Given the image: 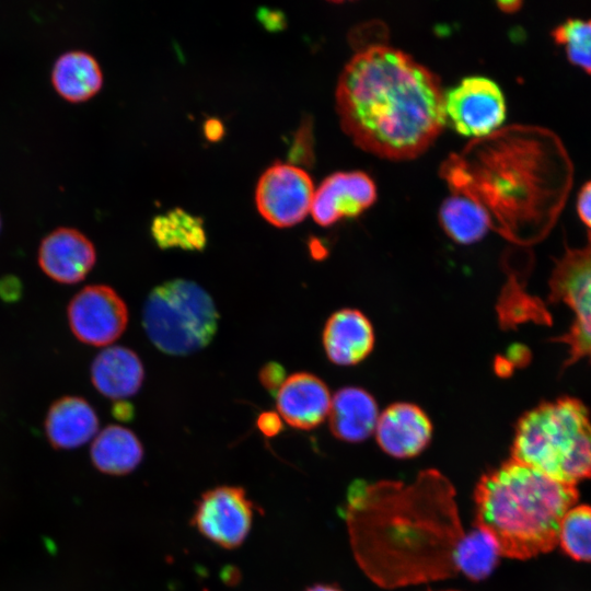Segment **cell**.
<instances>
[{"label":"cell","mask_w":591,"mask_h":591,"mask_svg":"<svg viewBox=\"0 0 591 591\" xmlns=\"http://www.w3.org/2000/svg\"><path fill=\"white\" fill-rule=\"evenodd\" d=\"M440 175L453 193L485 210L490 228L512 242L530 244L557 220L572 185V164L554 132L510 126L450 155Z\"/></svg>","instance_id":"6da1fadb"},{"label":"cell","mask_w":591,"mask_h":591,"mask_svg":"<svg viewBox=\"0 0 591 591\" xmlns=\"http://www.w3.org/2000/svg\"><path fill=\"white\" fill-rule=\"evenodd\" d=\"M454 490L437 472L408 486L358 485L348 498L347 521L356 557L381 586L440 579L457 572L464 537Z\"/></svg>","instance_id":"7a4b0ae2"},{"label":"cell","mask_w":591,"mask_h":591,"mask_svg":"<svg viewBox=\"0 0 591 591\" xmlns=\"http://www.w3.org/2000/svg\"><path fill=\"white\" fill-rule=\"evenodd\" d=\"M444 100L434 72L387 44L355 53L335 90L343 131L360 149L392 161L429 149L447 124Z\"/></svg>","instance_id":"3957f363"},{"label":"cell","mask_w":591,"mask_h":591,"mask_svg":"<svg viewBox=\"0 0 591 591\" xmlns=\"http://www.w3.org/2000/svg\"><path fill=\"white\" fill-rule=\"evenodd\" d=\"M577 496L575 485L511 459L477 483L475 528L495 542L501 556L531 558L557 544L561 519Z\"/></svg>","instance_id":"277c9868"},{"label":"cell","mask_w":591,"mask_h":591,"mask_svg":"<svg viewBox=\"0 0 591 591\" xmlns=\"http://www.w3.org/2000/svg\"><path fill=\"white\" fill-rule=\"evenodd\" d=\"M511 451V459L559 482L591 478L588 408L573 397L540 404L519 419Z\"/></svg>","instance_id":"5b68a950"},{"label":"cell","mask_w":591,"mask_h":591,"mask_svg":"<svg viewBox=\"0 0 591 591\" xmlns=\"http://www.w3.org/2000/svg\"><path fill=\"white\" fill-rule=\"evenodd\" d=\"M218 311L209 293L195 281L174 279L155 287L142 312L152 344L172 356L205 348L218 327Z\"/></svg>","instance_id":"8992f818"},{"label":"cell","mask_w":591,"mask_h":591,"mask_svg":"<svg viewBox=\"0 0 591 591\" xmlns=\"http://www.w3.org/2000/svg\"><path fill=\"white\" fill-rule=\"evenodd\" d=\"M549 291L551 301L563 302L573 313L569 329L557 338L568 350L564 367L591 362V232L583 246L567 248L556 263Z\"/></svg>","instance_id":"52a82bcc"},{"label":"cell","mask_w":591,"mask_h":591,"mask_svg":"<svg viewBox=\"0 0 591 591\" xmlns=\"http://www.w3.org/2000/svg\"><path fill=\"white\" fill-rule=\"evenodd\" d=\"M445 115L459 134L485 138L497 131L506 118V100L499 85L489 78H464L445 91Z\"/></svg>","instance_id":"ba28073f"},{"label":"cell","mask_w":591,"mask_h":591,"mask_svg":"<svg viewBox=\"0 0 591 591\" xmlns=\"http://www.w3.org/2000/svg\"><path fill=\"white\" fill-rule=\"evenodd\" d=\"M314 185L301 167L276 163L258 179L255 202L259 213L278 228L292 227L311 210Z\"/></svg>","instance_id":"9c48e42d"},{"label":"cell","mask_w":591,"mask_h":591,"mask_svg":"<svg viewBox=\"0 0 591 591\" xmlns=\"http://www.w3.org/2000/svg\"><path fill=\"white\" fill-rule=\"evenodd\" d=\"M67 317L78 340L92 346H107L124 333L128 323V310L113 288L90 285L70 300Z\"/></svg>","instance_id":"30bf717a"},{"label":"cell","mask_w":591,"mask_h":591,"mask_svg":"<svg viewBox=\"0 0 591 591\" xmlns=\"http://www.w3.org/2000/svg\"><path fill=\"white\" fill-rule=\"evenodd\" d=\"M254 505L237 486H218L201 495L193 525L206 538L223 548L239 547L247 537Z\"/></svg>","instance_id":"8fae6325"},{"label":"cell","mask_w":591,"mask_h":591,"mask_svg":"<svg viewBox=\"0 0 591 591\" xmlns=\"http://www.w3.org/2000/svg\"><path fill=\"white\" fill-rule=\"evenodd\" d=\"M37 262L51 280L74 285L82 281L94 267L96 251L92 241L80 230L58 227L42 239Z\"/></svg>","instance_id":"7c38bea8"},{"label":"cell","mask_w":591,"mask_h":591,"mask_svg":"<svg viewBox=\"0 0 591 591\" xmlns=\"http://www.w3.org/2000/svg\"><path fill=\"white\" fill-rule=\"evenodd\" d=\"M375 199L376 187L368 174L337 172L315 189L310 212L317 224L328 227L341 218L359 216Z\"/></svg>","instance_id":"4fadbf2b"},{"label":"cell","mask_w":591,"mask_h":591,"mask_svg":"<svg viewBox=\"0 0 591 591\" xmlns=\"http://www.w3.org/2000/svg\"><path fill=\"white\" fill-rule=\"evenodd\" d=\"M374 432L378 444L386 454L407 459L418 455L428 445L432 425L417 405L395 403L379 415Z\"/></svg>","instance_id":"5bb4252c"},{"label":"cell","mask_w":591,"mask_h":591,"mask_svg":"<svg viewBox=\"0 0 591 591\" xmlns=\"http://www.w3.org/2000/svg\"><path fill=\"white\" fill-rule=\"evenodd\" d=\"M332 404L326 384L301 372L287 378L277 393L279 415L293 428L309 430L328 417Z\"/></svg>","instance_id":"9a60e30c"},{"label":"cell","mask_w":591,"mask_h":591,"mask_svg":"<svg viewBox=\"0 0 591 591\" xmlns=\"http://www.w3.org/2000/svg\"><path fill=\"white\" fill-rule=\"evenodd\" d=\"M323 345L332 362L338 366L356 364L362 361L373 348L372 325L358 310H339L326 322Z\"/></svg>","instance_id":"2e32d148"},{"label":"cell","mask_w":591,"mask_h":591,"mask_svg":"<svg viewBox=\"0 0 591 591\" xmlns=\"http://www.w3.org/2000/svg\"><path fill=\"white\" fill-rule=\"evenodd\" d=\"M44 426L51 447L70 450L94 437L99 429V418L86 399L66 395L49 406Z\"/></svg>","instance_id":"e0dca14e"},{"label":"cell","mask_w":591,"mask_h":591,"mask_svg":"<svg viewBox=\"0 0 591 591\" xmlns=\"http://www.w3.org/2000/svg\"><path fill=\"white\" fill-rule=\"evenodd\" d=\"M143 376V366L137 354L123 346L104 349L91 364L94 387L112 399L135 395L141 387Z\"/></svg>","instance_id":"ac0fdd59"},{"label":"cell","mask_w":591,"mask_h":591,"mask_svg":"<svg viewBox=\"0 0 591 591\" xmlns=\"http://www.w3.org/2000/svg\"><path fill=\"white\" fill-rule=\"evenodd\" d=\"M379 415L371 394L360 387L347 386L332 397L329 427L336 438L359 442L374 432Z\"/></svg>","instance_id":"d6986e66"},{"label":"cell","mask_w":591,"mask_h":591,"mask_svg":"<svg viewBox=\"0 0 591 591\" xmlns=\"http://www.w3.org/2000/svg\"><path fill=\"white\" fill-rule=\"evenodd\" d=\"M50 80L56 92L67 101L83 102L101 90L103 73L93 55L71 49L55 59Z\"/></svg>","instance_id":"ffe728a7"},{"label":"cell","mask_w":591,"mask_h":591,"mask_svg":"<svg viewBox=\"0 0 591 591\" xmlns=\"http://www.w3.org/2000/svg\"><path fill=\"white\" fill-rule=\"evenodd\" d=\"M91 460L102 473L125 475L132 472L143 457V448L137 436L129 429L109 425L94 439Z\"/></svg>","instance_id":"44dd1931"},{"label":"cell","mask_w":591,"mask_h":591,"mask_svg":"<svg viewBox=\"0 0 591 591\" xmlns=\"http://www.w3.org/2000/svg\"><path fill=\"white\" fill-rule=\"evenodd\" d=\"M439 221L445 233L460 244L478 241L490 228L485 210L471 198L457 193H452L442 202Z\"/></svg>","instance_id":"7402d4cb"},{"label":"cell","mask_w":591,"mask_h":591,"mask_svg":"<svg viewBox=\"0 0 591 591\" xmlns=\"http://www.w3.org/2000/svg\"><path fill=\"white\" fill-rule=\"evenodd\" d=\"M151 233L161 248L200 251L206 245L201 219L182 209L158 216L152 222Z\"/></svg>","instance_id":"603a6c76"},{"label":"cell","mask_w":591,"mask_h":591,"mask_svg":"<svg viewBox=\"0 0 591 591\" xmlns=\"http://www.w3.org/2000/svg\"><path fill=\"white\" fill-rule=\"evenodd\" d=\"M500 552L480 530L464 534L456 554V568L472 580L486 578L496 567Z\"/></svg>","instance_id":"cb8c5ba5"},{"label":"cell","mask_w":591,"mask_h":591,"mask_svg":"<svg viewBox=\"0 0 591 591\" xmlns=\"http://www.w3.org/2000/svg\"><path fill=\"white\" fill-rule=\"evenodd\" d=\"M557 543L572 559L591 561V507L572 506L563 517Z\"/></svg>","instance_id":"d4e9b609"},{"label":"cell","mask_w":591,"mask_h":591,"mask_svg":"<svg viewBox=\"0 0 591 591\" xmlns=\"http://www.w3.org/2000/svg\"><path fill=\"white\" fill-rule=\"evenodd\" d=\"M552 36L570 63L591 74V19H567L553 30Z\"/></svg>","instance_id":"484cf974"},{"label":"cell","mask_w":591,"mask_h":591,"mask_svg":"<svg viewBox=\"0 0 591 591\" xmlns=\"http://www.w3.org/2000/svg\"><path fill=\"white\" fill-rule=\"evenodd\" d=\"M260 383L270 392L279 390L285 382V369L276 362H268L259 372Z\"/></svg>","instance_id":"4316f807"},{"label":"cell","mask_w":591,"mask_h":591,"mask_svg":"<svg viewBox=\"0 0 591 591\" xmlns=\"http://www.w3.org/2000/svg\"><path fill=\"white\" fill-rule=\"evenodd\" d=\"M257 427L266 437H274L281 431L282 420L279 414L274 412H265L258 416Z\"/></svg>","instance_id":"83f0119b"},{"label":"cell","mask_w":591,"mask_h":591,"mask_svg":"<svg viewBox=\"0 0 591 591\" xmlns=\"http://www.w3.org/2000/svg\"><path fill=\"white\" fill-rule=\"evenodd\" d=\"M577 212L581 221L591 229V181L586 183L578 194Z\"/></svg>","instance_id":"f1b7e54d"},{"label":"cell","mask_w":591,"mask_h":591,"mask_svg":"<svg viewBox=\"0 0 591 591\" xmlns=\"http://www.w3.org/2000/svg\"><path fill=\"white\" fill-rule=\"evenodd\" d=\"M21 281L11 275L4 276L0 279V298L5 302H14L22 294Z\"/></svg>","instance_id":"f546056e"},{"label":"cell","mask_w":591,"mask_h":591,"mask_svg":"<svg viewBox=\"0 0 591 591\" xmlns=\"http://www.w3.org/2000/svg\"><path fill=\"white\" fill-rule=\"evenodd\" d=\"M204 134L209 141H218L224 134L223 125L220 120L211 118L204 125Z\"/></svg>","instance_id":"4dcf8cb0"},{"label":"cell","mask_w":591,"mask_h":591,"mask_svg":"<svg viewBox=\"0 0 591 591\" xmlns=\"http://www.w3.org/2000/svg\"><path fill=\"white\" fill-rule=\"evenodd\" d=\"M113 415L115 418L119 420H128L132 416V407L123 402H118L113 406Z\"/></svg>","instance_id":"1f68e13d"},{"label":"cell","mask_w":591,"mask_h":591,"mask_svg":"<svg viewBox=\"0 0 591 591\" xmlns=\"http://www.w3.org/2000/svg\"><path fill=\"white\" fill-rule=\"evenodd\" d=\"M520 4H521V2H513V1L498 3L500 9L506 11V12L515 11Z\"/></svg>","instance_id":"d6a6232c"},{"label":"cell","mask_w":591,"mask_h":591,"mask_svg":"<svg viewBox=\"0 0 591 591\" xmlns=\"http://www.w3.org/2000/svg\"><path fill=\"white\" fill-rule=\"evenodd\" d=\"M305 591H340L339 589L327 584H315L308 588Z\"/></svg>","instance_id":"836d02e7"},{"label":"cell","mask_w":591,"mask_h":591,"mask_svg":"<svg viewBox=\"0 0 591 591\" xmlns=\"http://www.w3.org/2000/svg\"><path fill=\"white\" fill-rule=\"evenodd\" d=\"M0 230H1V216H0Z\"/></svg>","instance_id":"e575fe53"},{"label":"cell","mask_w":591,"mask_h":591,"mask_svg":"<svg viewBox=\"0 0 591 591\" xmlns=\"http://www.w3.org/2000/svg\"><path fill=\"white\" fill-rule=\"evenodd\" d=\"M451 591H453V590H451Z\"/></svg>","instance_id":"d590c367"}]
</instances>
